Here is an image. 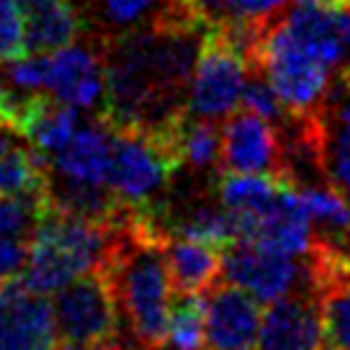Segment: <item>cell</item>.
<instances>
[{
  "instance_id": "obj_1",
  "label": "cell",
  "mask_w": 350,
  "mask_h": 350,
  "mask_svg": "<svg viewBox=\"0 0 350 350\" xmlns=\"http://www.w3.org/2000/svg\"><path fill=\"white\" fill-rule=\"evenodd\" d=\"M281 16L258 33L250 57L252 70L268 77L291 119H312L327 98L332 67L294 42V36L284 29Z\"/></svg>"
},
{
  "instance_id": "obj_2",
  "label": "cell",
  "mask_w": 350,
  "mask_h": 350,
  "mask_svg": "<svg viewBox=\"0 0 350 350\" xmlns=\"http://www.w3.org/2000/svg\"><path fill=\"white\" fill-rule=\"evenodd\" d=\"M180 124L165 131L113 129V160H111L109 186L124 206H154L152 196L167 186L175 170L183 165V154L178 144Z\"/></svg>"
},
{
  "instance_id": "obj_3",
  "label": "cell",
  "mask_w": 350,
  "mask_h": 350,
  "mask_svg": "<svg viewBox=\"0 0 350 350\" xmlns=\"http://www.w3.org/2000/svg\"><path fill=\"white\" fill-rule=\"evenodd\" d=\"M55 322L57 350H103L121 338V306L103 265L59 288Z\"/></svg>"
},
{
  "instance_id": "obj_4",
  "label": "cell",
  "mask_w": 350,
  "mask_h": 350,
  "mask_svg": "<svg viewBox=\"0 0 350 350\" xmlns=\"http://www.w3.org/2000/svg\"><path fill=\"white\" fill-rule=\"evenodd\" d=\"M250 72V57L240 39L224 23L211 26L198 46L196 67L188 85L186 111L191 116L211 121L232 116L242 103Z\"/></svg>"
},
{
  "instance_id": "obj_5",
  "label": "cell",
  "mask_w": 350,
  "mask_h": 350,
  "mask_svg": "<svg viewBox=\"0 0 350 350\" xmlns=\"http://www.w3.org/2000/svg\"><path fill=\"white\" fill-rule=\"evenodd\" d=\"M221 275L232 284L247 288L260 304H271L299 288H314L306 268V255L304 262H299L291 255L245 240H237L224 250Z\"/></svg>"
},
{
  "instance_id": "obj_6",
  "label": "cell",
  "mask_w": 350,
  "mask_h": 350,
  "mask_svg": "<svg viewBox=\"0 0 350 350\" xmlns=\"http://www.w3.org/2000/svg\"><path fill=\"white\" fill-rule=\"evenodd\" d=\"M0 350H57L55 306L18 275L0 281Z\"/></svg>"
},
{
  "instance_id": "obj_7",
  "label": "cell",
  "mask_w": 350,
  "mask_h": 350,
  "mask_svg": "<svg viewBox=\"0 0 350 350\" xmlns=\"http://www.w3.org/2000/svg\"><path fill=\"white\" fill-rule=\"evenodd\" d=\"M219 170L275 175L284 180V147L273 124L247 109L232 113L221 129Z\"/></svg>"
},
{
  "instance_id": "obj_8",
  "label": "cell",
  "mask_w": 350,
  "mask_h": 350,
  "mask_svg": "<svg viewBox=\"0 0 350 350\" xmlns=\"http://www.w3.org/2000/svg\"><path fill=\"white\" fill-rule=\"evenodd\" d=\"M255 350H322V312L314 288H299L268 304Z\"/></svg>"
},
{
  "instance_id": "obj_9",
  "label": "cell",
  "mask_w": 350,
  "mask_h": 350,
  "mask_svg": "<svg viewBox=\"0 0 350 350\" xmlns=\"http://www.w3.org/2000/svg\"><path fill=\"white\" fill-rule=\"evenodd\" d=\"M260 301L237 284H214L206 291V350H255Z\"/></svg>"
},
{
  "instance_id": "obj_10",
  "label": "cell",
  "mask_w": 350,
  "mask_h": 350,
  "mask_svg": "<svg viewBox=\"0 0 350 350\" xmlns=\"http://www.w3.org/2000/svg\"><path fill=\"white\" fill-rule=\"evenodd\" d=\"M111 160H113V129L100 119L77 126L72 139L49 157V173L83 186L111 188Z\"/></svg>"
},
{
  "instance_id": "obj_11",
  "label": "cell",
  "mask_w": 350,
  "mask_h": 350,
  "mask_svg": "<svg viewBox=\"0 0 350 350\" xmlns=\"http://www.w3.org/2000/svg\"><path fill=\"white\" fill-rule=\"evenodd\" d=\"M314 124L325 178L350 201V85L342 77L329 85Z\"/></svg>"
},
{
  "instance_id": "obj_12",
  "label": "cell",
  "mask_w": 350,
  "mask_h": 350,
  "mask_svg": "<svg viewBox=\"0 0 350 350\" xmlns=\"http://www.w3.org/2000/svg\"><path fill=\"white\" fill-rule=\"evenodd\" d=\"M340 8L329 0H306L294 3L291 8L281 16L284 29L294 42H299L309 55H314L319 62L327 67H340L345 57V39L340 29Z\"/></svg>"
},
{
  "instance_id": "obj_13",
  "label": "cell",
  "mask_w": 350,
  "mask_h": 350,
  "mask_svg": "<svg viewBox=\"0 0 350 350\" xmlns=\"http://www.w3.org/2000/svg\"><path fill=\"white\" fill-rule=\"evenodd\" d=\"M165 260L173 294H206L224 271V252L188 237H167Z\"/></svg>"
},
{
  "instance_id": "obj_14",
  "label": "cell",
  "mask_w": 350,
  "mask_h": 350,
  "mask_svg": "<svg viewBox=\"0 0 350 350\" xmlns=\"http://www.w3.org/2000/svg\"><path fill=\"white\" fill-rule=\"evenodd\" d=\"M26 26V52H52L72 44L83 18L70 0H16Z\"/></svg>"
},
{
  "instance_id": "obj_15",
  "label": "cell",
  "mask_w": 350,
  "mask_h": 350,
  "mask_svg": "<svg viewBox=\"0 0 350 350\" xmlns=\"http://www.w3.org/2000/svg\"><path fill=\"white\" fill-rule=\"evenodd\" d=\"M49 191V157L33 147L11 144L0 152V193L39 196Z\"/></svg>"
},
{
  "instance_id": "obj_16",
  "label": "cell",
  "mask_w": 350,
  "mask_h": 350,
  "mask_svg": "<svg viewBox=\"0 0 350 350\" xmlns=\"http://www.w3.org/2000/svg\"><path fill=\"white\" fill-rule=\"evenodd\" d=\"M167 237H188V240L206 242L224 252L240 240L237 217L227 206H198L186 219H167L165 221Z\"/></svg>"
},
{
  "instance_id": "obj_17",
  "label": "cell",
  "mask_w": 350,
  "mask_h": 350,
  "mask_svg": "<svg viewBox=\"0 0 350 350\" xmlns=\"http://www.w3.org/2000/svg\"><path fill=\"white\" fill-rule=\"evenodd\" d=\"M165 350H206V294H173Z\"/></svg>"
},
{
  "instance_id": "obj_18",
  "label": "cell",
  "mask_w": 350,
  "mask_h": 350,
  "mask_svg": "<svg viewBox=\"0 0 350 350\" xmlns=\"http://www.w3.org/2000/svg\"><path fill=\"white\" fill-rule=\"evenodd\" d=\"M322 312V350H350V275L317 288Z\"/></svg>"
},
{
  "instance_id": "obj_19",
  "label": "cell",
  "mask_w": 350,
  "mask_h": 350,
  "mask_svg": "<svg viewBox=\"0 0 350 350\" xmlns=\"http://www.w3.org/2000/svg\"><path fill=\"white\" fill-rule=\"evenodd\" d=\"M296 188L312 214V221L319 227L317 237L335 240L350 230V201L332 183H312Z\"/></svg>"
},
{
  "instance_id": "obj_20",
  "label": "cell",
  "mask_w": 350,
  "mask_h": 350,
  "mask_svg": "<svg viewBox=\"0 0 350 350\" xmlns=\"http://www.w3.org/2000/svg\"><path fill=\"white\" fill-rule=\"evenodd\" d=\"M178 144H180L183 163L191 165V167L206 170V167L219 165L221 131L217 129V121L198 119V116L186 113L180 131H178Z\"/></svg>"
},
{
  "instance_id": "obj_21",
  "label": "cell",
  "mask_w": 350,
  "mask_h": 350,
  "mask_svg": "<svg viewBox=\"0 0 350 350\" xmlns=\"http://www.w3.org/2000/svg\"><path fill=\"white\" fill-rule=\"evenodd\" d=\"M286 3H291V0H227L224 3V23L247 29V31H260L281 16Z\"/></svg>"
},
{
  "instance_id": "obj_22",
  "label": "cell",
  "mask_w": 350,
  "mask_h": 350,
  "mask_svg": "<svg viewBox=\"0 0 350 350\" xmlns=\"http://www.w3.org/2000/svg\"><path fill=\"white\" fill-rule=\"evenodd\" d=\"M242 106L247 111H252V113L262 116L265 121H271V124H281V121L288 116V111H286V106L281 103L273 85H271L268 77L262 75V72H258V70H252L250 77H247V83H245Z\"/></svg>"
},
{
  "instance_id": "obj_23",
  "label": "cell",
  "mask_w": 350,
  "mask_h": 350,
  "mask_svg": "<svg viewBox=\"0 0 350 350\" xmlns=\"http://www.w3.org/2000/svg\"><path fill=\"white\" fill-rule=\"evenodd\" d=\"M26 55V26L16 0H0V65Z\"/></svg>"
},
{
  "instance_id": "obj_24",
  "label": "cell",
  "mask_w": 350,
  "mask_h": 350,
  "mask_svg": "<svg viewBox=\"0 0 350 350\" xmlns=\"http://www.w3.org/2000/svg\"><path fill=\"white\" fill-rule=\"evenodd\" d=\"M157 0H103L106 16L113 23H134L152 8Z\"/></svg>"
},
{
  "instance_id": "obj_25",
  "label": "cell",
  "mask_w": 350,
  "mask_h": 350,
  "mask_svg": "<svg viewBox=\"0 0 350 350\" xmlns=\"http://www.w3.org/2000/svg\"><path fill=\"white\" fill-rule=\"evenodd\" d=\"M335 247H338V252H340V258L345 260V265L350 268V230L348 232H342L340 237H335V240H329Z\"/></svg>"
},
{
  "instance_id": "obj_26",
  "label": "cell",
  "mask_w": 350,
  "mask_h": 350,
  "mask_svg": "<svg viewBox=\"0 0 350 350\" xmlns=\"http://www.w3.org/2000/svg\"><path fill=\"white\" fill-rule=\"evenodd\" d=\"M340 29H342L345 46L350 49V5H342V8H340Z\"/></svg>"
},
{
  "instance_id": "obj_27",
  "label": "cell",
  "mask_w": 350,
  "mask_h": 350,
  "mask_svg": "<svg viewBox=\"0 0 350 350\" xmlns=\"http://www.w3.org/2000/svg\"><path fill=\"white\" fill-rule=\"evenodd\" d=\"M103 350H150V348H142L137 340H134V342H129V340L119 338L116 342H111L109 348H103Z\"/></svg>"
},
{
  "instance_id": "obj_28",
  "label": "cell",
  "mask_w": 350,
  "mask_h": 350,
  "mask_svg": "<svg viewBox=\"0 0 350 350\" xmlns=\"http://www.w3.org/2000/svg\"><path fill=\"white\" fill-rule=\"evenodd\" d=\"M340 77H342V80H345V83L350 85V65L342 67V72H340Z\"/></svg>"
},
{
  "instance_id": "obj_29",
  "label": "cell",
  "mask_w": 350,
  "mask_h": 350,
  "mask_svg": "<svg viewBox=\"0 0 350 350\" xmlns=\"http://www.w3.org/2000/svg\"><path fill=\"white\" fill-rule=\"evenodd\" d=\"M335 5H350V0H332Z\"/></svg>"
}]
</instances>
